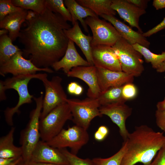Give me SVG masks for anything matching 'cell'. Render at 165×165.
I'll use <instances>...</instances> for the list:
<instances>
[{
	"instance_id": "41",
	"label": "cell",
	"mask_w": 165,
	"mask_h": 165,
	"mask_svg": "<svg viewBox=\"0 0 165 165\" xmlns=\"http://www.w3.org/2000/svg\"><path fill=\"white\" fill-rule=\"evenodd\" d=\"M97 130L106 138L109 133V130L108 127L104 125L99 127Z\"/></svg>"
},
{
	"instance_id": "35",
	"label": "cell",
	"mask_w": 165,
	"mask_h": 165,
	"mask_svg": "<svg viewBox=\"0 0 165 165\" xmlns=\"http://www.w3.org/2000/svg\"><path fill=\"white\" fill-rule=\"evenodd\" d=\"M155 116L157 126L161 130L165 132V111L156 110Z\"/></svg>"
},
{
	"instance_id": "21",
	"label": "cell",
	"mask_w": 165,
	"mask_h": 165,
	"mask_svg": "<svg viewBox=\"0 0 165 165\" xmlns=\"http://www.w3.org/2000/svg\"><path fill=\"white\" fill-rule=\"evenodd\" d=\"M27 10H21L10 13L0 21V28L9 31V36L12 42L18 38L22 24L26 21Z\"/></svg>"
},
{
	"instance_id": "6",
	"label": "cell",
	"mask_w": 165,
	"mask_h": 165,
	"mask_svg": "<svg viewBox=\"0 0 165 165\" xmlns=\"http://www.w3.org/2000/svg\"><path fill=\"white\" fill-rule=\"evenodd\" d=\"M112 47L122 71L134 77L141 75L144 70L143 57L132 45L121 37Z\"/></svg>"
},
{
	"instance_id": "23",
	"label": "cell",
	"mask_w": 165,
	"mask_h": 165,
	"mask_svg": "<svg viewBox=\"0 0 165 165\" xmlns=\"http://www.w3.org/2000/svg\"><path fill=\"white\" fill-rule=\"evenodd\" d=\"M15 128L12 127L8 133L0 138V158H9L22 156L21 147L15 146L13 143Z\"/></svg>"
},
{
	"instance_id": "37",
	"label": "cell",
	"mask_w": 165,
	"mask_h": 165,
	"mask_svg": "<svg viewBox=\"0 0 165 165\" xmlns=\"http://www.w3.org/2000/svg\"><path fill=\"white\" fill-rule=\"evenodd\" d=\"M164 28H165V17L160 24L147 32L143 33V35L145 37H149Z\"/></svg>"
},
{
	"instance_id": "40",
	"label": "cell",
	"mask_w": 165,
	"mask_h": 165,
	"mask_svg": "<svg viewBox=\"0 0 165 165\" xmlns=\"http://www.w3.org/2000/svg\"><path fill=\"white\" fill-rule=\"evenodd\" d=\"M79 84L76 82H71L69 83L67 86L68 92L70 94H74Z\"/></svg>"
},
{
	"instance_id": "19",
	"label": "cell",
	"mask_w": 165,
	"mask_h": 165,
	"mask_svg": "<svg viewBox=\"0 0 165 165\" xmlns=\"http://www.w3.org/2000/svg\"><path fill=\"white\" fill-rule=\"evenodd\" d=\"M90 66L88 62L79 54L74 42L69 39L67 49L63 57L54 63L51 67L55 71L62 69L66 74L75 67L80 66Z\"/></svg>"
},
{
	"instance_id": "20",
	"label": "cell",
	"mask_w": 165,
	"mask_h": 165,
	"mask_svg": "<svg viewBox=\"0 0 165 165\" xmlns=\"http://www.w3.org/2000/svg\"><path fill=\"white\" fill-rule=\"evenodd\" d=\"M64 31L68 38L75 43L80 48L90 65H94L91 44L92 36L90 34L86 35L82 32L78 21L72 27L65 30Z\"/></svg>"
},
{
	"instance_id": "45",
	"label": "cell",
	"mask_w": 165,
	"mask_h": 165,
	"mask_svg": "<svg viewBox=\"0 0 165 165\" xmlns=\"http://www.w3.org/2000/svg\"><path fill=\"white\" fill-rule=\"evenodd\" d=\"M19 165H22L20 164ZM24 165H59L57 164L42 162H36L32 161H29L27 164Z\"/></svg>"
},
{
	"instance_id": "31",
	"label": "cell",
	"mask_w": 165,
	"mask_h": 165,
	"mask_svg": "<svg viewBox=\"0 0 165 165\" xmlns=\"http://www.w3.org/2000/svg\"><path fill=\"white\" fill-rule=\"evenodd\" d=\"M60 149L66 157L70 165H94L92 160L79 158L69 152L66 148Z\"/></svg>"
},
{
	"instance_id": "3",
	"label": "cell",
	"mask_w": 165,
	"mask_h": 165,
	"mask_svg": "<svg viewBox=\"0 0 165 165\" xmlns=\"http://www.w3.org/2000/svg\"><path fill=\"white\" fill-rule=\"evenodd\" d=\"M47 77L46 73H36L13 76L4 81L0 80L1 97H5V91L11 89L16 91L19 95L16 105L13 107L7 108L4 111L5 121L8 125L11 126L13 125V116L15 113L19 114L20 113L19 108L22 105L31 103L32 102V99L34 96L30 94L28 88V85L30 81L33 79H38L42 81Z\"/></svg>"
},
{
	"instance_id": "44",
	"label": "cell",
	"mask_w": 165,
	"mask_h": 165,
	"mask_svg": "<svg viewBox=\"0 0 165 165\" xmlns=\"http://www.w3.org/2000/svg\"><path fill=\"white\" fill-rule=\"evenodd\" d=\"M156 107L157 110L165 111V97L163 101L157 103Z\"/></svg>"
},
{
	"instance_id": "8",
	"label": "cell",
	"mask_w": 165,
	"mask_h": 165,
	"mask_svg": "<svg viewBox=\"0 0 165 165\" xmlns=\"http://www.w3.org/2000/svg\"><path fill=\"white\" fill-rule=\"evenodd\" d=\"M87 130L75 125L67 129H63L56 136L46 142L50 146L59 149L69 147L71 152L76 155L89 140Z\"/></svg>"
},
{
	"instance_id": "34",
	"label": "cell",
	"mask_w": 165,
	"mask_h": 165,
	"mask_svg": "<svg viewBox=\"0 0 165 165\" xmlns=\"http://www.w3.org/2000/svg\"><path fill=\"white\" fill-rule=\"evenodd\" d=\"M147 165H165V145L159 150L152 162Z\"/></svg>"
},
{
	"instance_id": "5",
	"label": "cell",
	"mask_w": 165,
	"mask_h": 165,
	"mask_svg": "<svg viewBox=\"0 0 165 165\" xmlns=\"http://www.w3.org/2000/svg\"><path fill=\"white\" fill-rule=\"evenodd\" d=\"M72 119L71 111L67 102L57 106L40 120L41 140L46 142L51 140L63 129L67 121Z\"/></svg>"
},
{
	"instance_id": "29",
	"label": "cell",
	"mask_w": 165,
	"mask_h": 165,
	"mask_svg": "<svg viewBox=\"0 0 165 165\" xmlns=\"http://www.w3.org/2000/svg\"><path fill=\"white\" fill-rule=\"evenodd\" d=\"M126 148V142L123 141L120 149L112 156L106 158H95L92 160L94 165H120Z\"/></svg>"
},
{
	"instance_id": "9",
	"label": "cell",
	"mask_w": 165,
	"mask_h": 165,
	"mask_svg": "<svg viewBox=\"0 0 165 165\" xmlns=\"http://www.w3.org/2000/svg\"><path fill=\"white\" fill-rule=\"evenodd\" d=\"M85 21L93 34L92 47L99 45L112 46L122 37L111 23L100 19L98 16H89Z\"/></svg>"
},
{
	"instance_id": "24",
	"label": "cell",
	"mask_w": 165,
	"mask_h": 165,
	"mask_svg": "<svg viewBox=\"0 0 165 165\" xmlns=\"http://www.w3.org/2000/svg\"><path fill=\"white\" fill-rule=\"evenodd\" d=\"M80 5L93 11L97 16L102 15L115 16L116 12L111 7L112 0H76Z\"/></svg>"
},
{
	"instance_id": "15",
	"label": "cell",
	"mask_w": 165,
	"mask_h": 165,
	"mask_svg": "<svg viewBox=\"0 0 165 165\" xmlns=\"http://www.w3.org/2000/svg\"><path fill=\"white\" fill-rule=\"evenodd\" d=\"M83 81L88 85V97L96 99L101 92L97 79V68L94 65L80 66L72 68L66 74Z\"/></svg>"
},
{
	"instance_id": "27",
	"label": "cell",
	"mask_w": 165,
	"mask_h": 165,
	"mask_svg": "<svg viewBox=\"0 0 165 165\" xmlns=\"http://www.w3.org/2000/svg\"><path fill=\"white\" fill-rule=\"evenodd\" d=\"M133 47L142 55L147 63H150L152 67L156 69L165 61V52L161 54H155L148 49L138 43L132 45Z\"/></svg>"
},
{
	"instance_id": "43",
	"label": "cell",
	"mask_w": 165,
	"mask_h": 165,
	"mask_svg": "<svg viewBox=\"0 0 165 165\" xmlns=\"http://www.w3.org/2000/svg\"><path fill=\"white\" fill-rule=\"evenodd\" d=\"M94 138L98 141H102L104 140L106 137L103 135L98 130H97L94 134Z\"/></svg>"
},
{
	"instance_id": "48",
	"label": "cell",
	"mask_w": 165,
	"mask_h": 165,
	"mask_svg": "<svg viewBox=\"0 0 165 165\" xmlns=\"http://www.w3.org/2000/svg\"><path fill=\"white\" fill-rule=\"evenodd\" d=\"M9 32L6 29H3L0 30V36L6 34Z\"/></svg>"
},
{
	"instance_id": "32",
	"label": "cell",
	"mask_w": 165,
	"mask_h": 165,
	"mask_svg": "<svg viewBox=\"0 0 165 165\" xmlns=\"http://www.w3.org/2000/svg\"><path fill=\"white\" fill-rule=\"evenodd\" d=\"M23 9L14 6L12 0H0V21L8 15L21 10Z\"/></svg>"
},
{
	"instance_id": "28",
	"label": "cell",
	"mask_w": 165,
	"mask_h": 165,
	"mask_svg": "<svg viewBox=\"0 0 165 165\" xmlns=\"http://www.w3.org/2000/svg\"><path fill=\"white\" fill-rule=\"evenodd\" d=\"M16 6L33 11L41 14L46 9L45 0H12Z\"/></svg>"
},
{
	"instance_id": "36",
	"label": "cell",
	"mask_w": 165,
	"mask_h": 165,
	"mask_svg": "<svg viewBox=\"0 0 165 165\" xmlns=\"http://www.w3.org/2000/svg\"><path fill=\"white\" fill-rule=\"evenodd\" d=\"M23 163L22 156L9 158H0V165H19Z\"/></svg>"
},
{
	"instance_id": "18",
	"label": "cell",
	"mask_w": 165,
	"mask_h": 165,
	"mask_svg": "<svg viewBox=\"0 0 165 165\" xmlns=\"http://www.w3.org/2000/svg\"><path fill=\"white\" fill-rule=\"evenodd\" d=\"M100 16L111 23L121 37L130 44L138 43L148 49L149 48L150 42L144 36L143 33L134 30L115 16L103 14Z\"/></svg>"
},
{
	"instance_id": "26",
	"label": "cell",
	"mask_w": 165,
	"mask_h": 165,
	"mask_svg": "<svg viewBox=\"0 0 165 165\" xmlns=\"http://www.w3.org/2000/svg\"><path fill=\"white\" fill-rule=\"evenodd\" d=\"M22 50L12 43L6 34L0 37V65L9 60L18 52Z\"/></svg>"
},
{
	"instance_id": "12",
	"label": "cell",
	"mask_w": 165,
	"mask_h": 165,
	"mask_svg": "<svg viewBox=\"0 0 165 165\" xmlns=\"http://www.w3.org/2000/svg\"><path fill=\"white\" fill-rule=\"evenodd\" d=\"M118 102L100 106L99 110L101 114L109 117L112 122L119 128L120 135L125 141L129 133L126 126L127 119L131 115L132 109L125 103Z\"/></svg>"
},
{
	"instance_id": "7",
	"label": "cell",
	"mask_w": 165,
	"mask_h": 165,
	"mask_svg": "<svg viewBox=\"0 0 165 165\" xmlns=\"http://www.w3.org/2000/svg\"><path fill=\"white\" fill-rule=\"evenodd\" d=\"M66 102L71 111L72 120L76 125L86 130L94 118L102 116L99 110L101 106L97 98L88 97L82 100L68 98Z\"/></svg>"
},
{
	"instance_id": "38",
	"label": "cell",
	"mask_w": 165,
	"mask_h": 165,
	"mask_svg": "<svg viewBox=\"0 0 165 165\" xmlns=\"http://www.w3.org/2000/svg\"><path fill=\"white\" fill-rule=\"evenodd\" d=\"M127 1L139 8L145 9L148 6V0H127Z\"/></svg>"
},
{
	"instance_id": "2",
	"label": "cell",
	"mask_w": 165,
	"mask_h": 165,
	"mask_svg": "<svg viewBox=\"0 0 165 165\" xmlns=\"http://www.w3.org/2000/svg\"><path fill=\"white\" fill-rule=\"evenodd\" d=\"M127 148L120 165L150 163L159 150L165 145L163 132H156L145 125L136 126L126 141Z\"/></svg>"
},
{
	"instance_id": "46",
	"label": "cell",
	"mask_w": 165,
	"mask_h": 165,
	"mask_svg": "<svg viewBox=\"0 0 165 165\" xmlns=\"http://www.w3.org/2000/svg\"><path fill=\"white\" fill-rule=\"evenodd\" d=\"M83 91V88L82 87L81 85L79 84L75 92L74 95H80L82 93Z\"/></svg>"
},
{
	"instance_id": "33",
	"label": "cell",
	"mask_w": 165,
	"mask_h": 165,
	"mask_svg": "<svg viewBox=\"0 0 165 165\" xmlns=\"http://www.w3.org/2000/svg\"><path fill=\"white\" fill-rule=\"evenodd\" d=\"M138 89L132 82L126 83L122 87V95L126 101L134 99L138 94Z\"/></svg>"
},
{
	"instance_id": "14",
	"label": "cell",
	"mask_w": 165,
	"mask_h": 165,
	"mask_svg": "<svg viewBox=\"0 0 165 165\" xmlns=\"http://www.w3.org/2000/svg\"><path fill=\"white\" fill-rule=\"evenodd\" d=\"M92 47V57L96 67L122 71L120 62L112 46L99 45Z\"/></svg>"
},
{
	"instance_id": "42",
	"label": "cell",
	"mask_w": 165,
	"mask_h": 165,
	"mask_svg": "<svg viewBox=\"0 0 165 165\" xmlns=\"http://www.w3.org/2000/svg\"><path fill=\"white\" fill-rule=\"evenodd\" d=\"M37 14L38 13L31 10L28 11L26 20L29 21L33 19L36 17Z\"/></svg>"
},
{
	"instance_id": "1",
	"label": "cell",
	"mask_w": 165,
	"mask_h": 165,
	"mask_svg": "<svg viewBox=\"0 0 165 165\" xmlns=\"http://www.w3.org/2000/svg\"><path fill=\"white\" fill-rule=\"evenodd\" d=\"M25 22L26 26L18 37L24 47L23 55L28 57L38 68H49L64 55L69 40L64 30L71 26L59 14L47 8Z\"/></svg>"
},
{
	"instance_id": "10",
	"label": "cell",
	"mask_w": 165,
	"mask_h": 165,
	"mask_svg": "<svg viewBox=\"0 0 165 165\" xmlns=\"http://www.w3.org/2000/svg\"><path fill=\"white\" fill-rule=\"evenodd\" d=\"M45 88L40 119L44 118L57 106L67 102V96L62 86V78L55 76L49 80L47 77L42 81Z\"/></svg>"
},
{
	"instance_id": "17",
	"label": "cell",
	"mask_w": 165,
	"mask_h": 165,
	"mask_svg": "<svg viewBox=\"0 0 165 165\" xmlns=\"http://www.w3.org/2000/svg\"><path fill=\"white\" fill-rule=\"evenodd\" d=\"M97 68L98 82L101 91L111 87L123 86L133 81L134 77L123 71Z\"/></svg>"
},
{
	"instance_id": "22",
	"label": "cell",
	"mask_w": 165,
	"mask_h": 165,
	"mask_svg": "<svg viewBox=\"0 0 165 165\" xmlns=\"http://www.w3.org/2000/svg\"><path fill=\"white\" fill-rule=\"evenodd\" d=\"M65 6L69 10L72 18L73 25L75 22L79 20L84 31L89 32L87 25L83 18L89 16L96 17V14L90 9L84 6L77 2L75 0H64Z\"/></svg>"
},
{
	"instance_id": "30",
	"label": "cell",
	"mask_w": 165,
	"mask_h": 165,
	"mask_svg": "<svg viewBox=\"0 0 165 165\" xmlns=\"http://www.w3.org/2000/svg\"><path fill=\"white\" fill-rule=\"evenodd\" d=\"M46 7L52 12L59 14L66 21L72 22L71 15L63 0H46Z\"/></svg>"
},
{
	"instance_id": "4",
	"label": "cell",
	"mask_w": 165,
	"mask_h": 165,
	"mask_svg": "<svg viewBox=\"0 0 165 165\" xmlns=\"http://www.w3.org/2000/svg\"><path fill=\"white\" fill-rule=\"evenodd\" d=\"M43 94L42 93L38 97H33L36 107L30 112L28 122L20 132L19 142L22 150V165L30 161L32 152L41 138L39 121L42 107Z\"/></svg>"
},
{
	"instance_id": "13",
	"label": "cell",
	"mask_w": 165,
	"mask_h": 165,
	"mask_svg": "<svg viewBox=\"0 0 165 165\" xmlns=\"http://www.w3.org/2000/svg\"><path fill=\"white\" fill-rule=\"evenodd\" d=\"M30 161L70 165L66 157L60 149L40 140L32 153Z\"/></svg>"
},
{
	"instance_id": "25",
	"label": "cell",
	"mask_w": 165,
	"mask_h": 165,
	"mask_svg": "<svg viewBox=\"0 0 165 165\" xmlns=\"http://www.w3.org/2000/svg\"><path fill=\"white\" fill-rule=\"evenodd\" d=\"M123 86L111 87L101 91L97 98L100 106L118 102H125L126 101L122 95Z\"/></svg>"
},
{
	"instance_id": "16",
	"label": "cell",
	"mask_w": 165,
	"mask_h": 165,
	"mask_svg": "<svg viewBox=\"0 0 165 165\" xmlns=\"http://www.w3.org/2000/svg\"><path fill=\"white\" fill-rule=\"evenodd\" d=\"M111 7L125 21L143 33L139 20L140 16L146 13L145 9L137 7L127 0H112Z\"/></svg>"
},
{
	"instance_id": "47",
	"label": "cell",
	"mask_w": 165,
	"mask_h": 165,
	"mask_svg": "<svg viewBox=\"0 0 165 165\" xmlns=\"http://www.w3.org/2000/svg\"><path fill=\"white\" fill-rule=\"evenodd\" d=\"M156 71L159 73L165 72V61L163 62L156 69Z\"/></svg>"
},
{
	"instance_id": "39",
	"label": "cell",
	"mask_w": 165,
	"mask_h": 165,
	"mask_svg": "<svg viewBox=\"0 0 165 165\" xmlns=\"http://www.w3.org/2000/svg\"><path fill=\"white\" fill-rule=\"evenodd\" d=\"M152 5L157 10L165 8V0H154Z\"/></svg>"
},
{
	"instance_id": "11",
	"label": "cell",
	"mask_w": 165,
	"mask_h": 165,
	"mask_svg": "<svg viewBox=\"0 0 165 165\" xmlns=\"http://www.w3.org/2000/svg\"><path fill=\"white\" fill-rule=\"evenodd\" d=\"M0 74L5 76L10 73L13 76L36 74L37 72L43 71L52 73L53 70L50 68H38L30 59L24 58L22 50L17 53L9 60L0 65Z\"/></svg>"
}]
</instances>
